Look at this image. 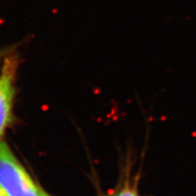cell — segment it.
I'll return each mask as SVG.
<instances>
[{
  "label": "cell",
  "instance_id": "5b68a950",
  "mask_svg": "<svg viewBox=\"0 0 196 196\" xmlns=\"http://www.w3.org/2000/svg\"><path fill=\"white\" fill-rule=\"evenodd\" d=\"M42 196H50V195H49L48 193H46V192H44V191H43V192H42Z\"/></svg>",
  "mask_w": 196,
  "mask_h": 196
},
{
  "label": "cell",
  "instance_id": "3957f363",
  "mask_svg": "<svg viewBox=\"0 0 196 196\" xmlns=\"http://www.w3.org/2000/svg\"><path fill=\"white\" fill-rule=\"evenodd\" d=\"M112 196H139V192L136 186L127 181L117 189Z\"/></svg>",
  "mask_w": 196,
  "mask_h": 196
},
{
  "label": "cell",
  "instance_id": "277c9868",
  "mask_svg": "<svg viewBox=\"0 0 196 196\" xmlns=\"http://www.w3.org/2000/svg\"><path fill=\"white\" fill-rule=\"evenodd\" d=\"M0 196H7V194L5 193L4 191H3V190L1 189V188H0Z\"/></svg>",
  "mask_w": 196,
  "mask_h": 196
},
{
  "label": "cell",
  "instance_id": "7a4b0ae2",
  "mask_svg": "<svg viewBox=\"0 0 196 196\" xmlns=\"http://www.w3.org/2000/svg\"><path fill=\"white\" fill-rule=\"evenodd\" d=\"M16 64L14 58L6 59L0 74V138L4 135L12 117Z\"/></svg>",
  "mask_w": 196,
  "mask_h": 196
},
{
  "label": "cell",
  "instance_id": "6da1fadb",
  "mask_svg": "<svg viewBox=\"0 0 196 196\" xmlns=\"http://www.w3.org/2000/svg\"><path fill=\"white\" fill-rule=\"evenodd\" d=\"M0 188L7 196H42L43 192L9 146L1 140Z\"/></svg>",
  "mask_w": 196,
  "mask_h": 196
}]
</instances>
